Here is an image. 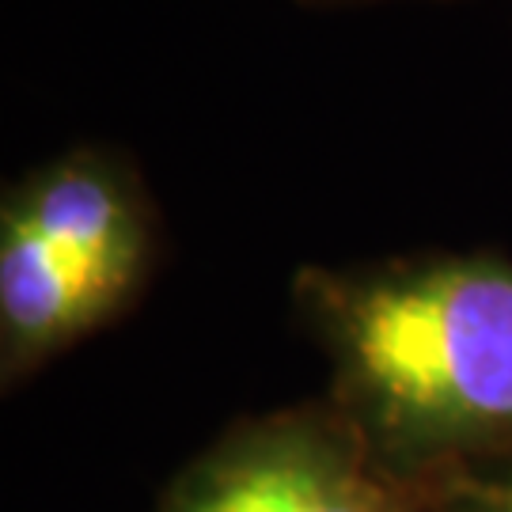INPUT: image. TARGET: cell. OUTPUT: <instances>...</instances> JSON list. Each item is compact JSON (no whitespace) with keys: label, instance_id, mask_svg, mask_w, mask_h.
<instances>
[{"label":"cell","instance_id":"cell-1","mask_svg":"<svg viewBox=\"0 0 512 512\" xmlns=\"http://www.w3.org/2000/svg\"><path fill=\"white\" fill-rule=\"evenodd\" d=\"M300 327L330 399L399 471L512 459V258L418 251L300 266Z\"/></svg>","mask_w":512,"mask_h":512},{"label":"cell","instance_id":"cell-2","mask_svg":"<svg viewBox=\"0 0 512 512\" xmlns=\"http://www.w3.org/2000/svg\"><path fill=\"white\" fill-rule=\"evenodd\" d=\"M160 258V209L110 145H69L0 198V376L42 365L133 308Z\"/></svg>","mask_w":512,"mask_h":512},{"label":"cell","instance_id":"cell-3","mask_svg":"<svg viewBox=\"0 0 512 512\" xmlns=\"http://www.w3.org/2000/svg\"><path fill=\"white\" fill-rule=\"evenodd\" d=\"M429 475L391 467L323 395L228 425L167 482L160 512H414Z\"/></svg>","mask_w":512,"mask_h":512},{"label":"cell","instance_id":"cell-4","mask_svg":"<svg viewBox=\"0 0 512 512\" xmlns=\"http://www.w3.org/2000/svg\"><path fill=\"white\" fill-rule=\"evenodd\" d=\"M414 512H512V459L440 467Z\"/></svg>","mask_w":512,"mask_h":512},{"label":"cell","instance_id":"cell-5","mask_svg":"<svg viewBox=\"0 0 512 512\" xmlns=\"http://www.w3.org/2000/svg\"><path fill=\"white\" fill-rule=\"evenodd\" d=\"M308 4H368V0H308Z\"/></svg>","mask_w":512,"mask_h":512}]
</instances>
